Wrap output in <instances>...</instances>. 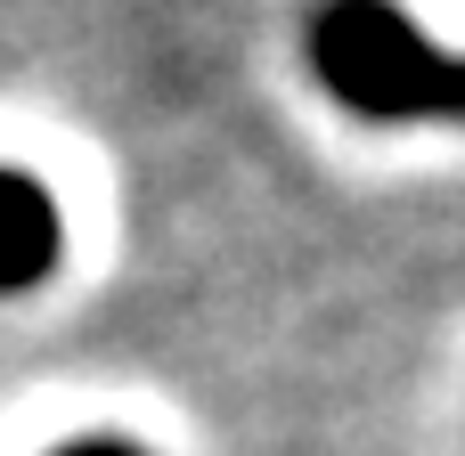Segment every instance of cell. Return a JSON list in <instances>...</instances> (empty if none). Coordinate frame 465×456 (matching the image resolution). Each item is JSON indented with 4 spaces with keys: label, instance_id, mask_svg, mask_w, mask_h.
<instances>
[{
    "label": "cell",
    "instance_id": "obj_2",
    "mask_svg": "<svg viewBox=\"0 0 465 456\" xmlns=\"http://www.w3.org/2000/svg\"><path fill=\"white\" fill-rule=\"evenodd\" d=\"M57 261H65V212H57V196L33 171L0 163V294L49 286Z\"/></svg>",
    "mask_w": 465,
    "mask_h": 456
},
{
    "label": "cell",
    "instance_id": "obj_1",
    "mask_svg": "<svg viewBox=\"0 0 465 456\" xmlns=\"http://www.w3.org/2000/svg\"><path fill=\"white\" fill-rule=\"evenodd\" d=\"M311 73L335 106L368 122H465L458 49H441L392 0H319L311 8Z\"/></svg>",
    "mask_w": 465,
    "mask_h": 456
},
{
    "label": "cell",
    "instance_id": "obj_3",
    "mask_svg": "<svg viewBox=\"0 0 465 456\" xmlns=\"http://www.w3.org/2000/svg\"><path fill=\"white\" fill-rule=\"evenodd\" d=\"M49 456H147L131 432H82V441H65V449H49Z\"/></svg>",
    "mask_w": 465,
    "mask_h": 456
},
{
    "label": "cell",
    "instance_id": "obj_4",
    "mask_svg": "<svg viewBox=\"0 0 465 456\" xmlns=\"http://www.w3.org/2000/svg\"><path fill=\"white\" fill-rule=\"evenodd\" d=\"M458 106H465V57H458Z\"/></svg>",
    "mask_w": 465,
    "mask_h": 456
}]
</instances>
